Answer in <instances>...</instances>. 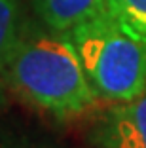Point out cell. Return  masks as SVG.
I'll return each instance as SVG.
<instances>
[{"mask_svg": "<svg viewBox=\"0 0 146 148\" xmlns=\"http://www.w3.org/2000/svg\"><path fill=\"white\" fill-rule=\"evenodd\" d=\"M4 74L25 101L59 120L86 112L97 101L66 32L49 27L25 23L19 29Z\"/></svg>", "mask_w": 146, "mask_h": 148, "instance_id": "1", "label": "cell"}, {"mask_svg": "<svg viewBox=\"0 0 146 148\" xmlns=\"http://www.w3.org/2000/svg\"><path fill=\"white\" fill-rule=\"evenodd\" d=\"M66 36L97 95L123 103L146 91V51L106 10L74 25Z\"/></svg>", "mask_w": 146, "mask_h": 148, "instance_id": "2", "label": "cell"}, {"mask_svg": "<svg viewBox=\"0 0 146 148\" xmlns=\"http://www.w3.org/2000/svg\"><path fill=\"white\" fill-rule=\"evenodd\" d=\"M101 148H146V91L108 108L91 129Z\"/></svg>", "mask_w": 146, "mask_h": 148, "instance_id": "3", "label": "cell"}, {"mask_svg": "<svg viewBox=\"0 0 146 148\" xmlns=\"http://www.w3.org/2000/svg\"><path fill=\"white\" fill-rule=\"evenodd\" d=\"M42 23L57 32H66L74 25L106 10V0H29Z\"/></svg>", "mask_w": 146, "mask_h": 148, "instance_id": "4", "label": "cell"}, {"mask_svg": "<svg viewBox=\"0 0 146 148\" xmlns=\"http://www.w3.org/2000/svg\"><path fill=\"white\" fill-rule=\"evenodd\" d=\"M106 12L146 51V0H106Z\"/></svg>", "mask_w": 146, "mask_h": 148, "instance_id": "5", "label": "cell"}, {"mask_svg": "<svg viewBox=\"0 0 146 148\" xmlns=\"http://www.w3.org/2000/svg\"><path fill=\"white\" fill-rule=\"evenodd\" d=\"M19 0H0V76L6 72L8 57L19 32Z\"/></svg>", "mask_w": 146, "mask_h": 148, "instance_id": "6", "label": "cell"}]
</instances>
